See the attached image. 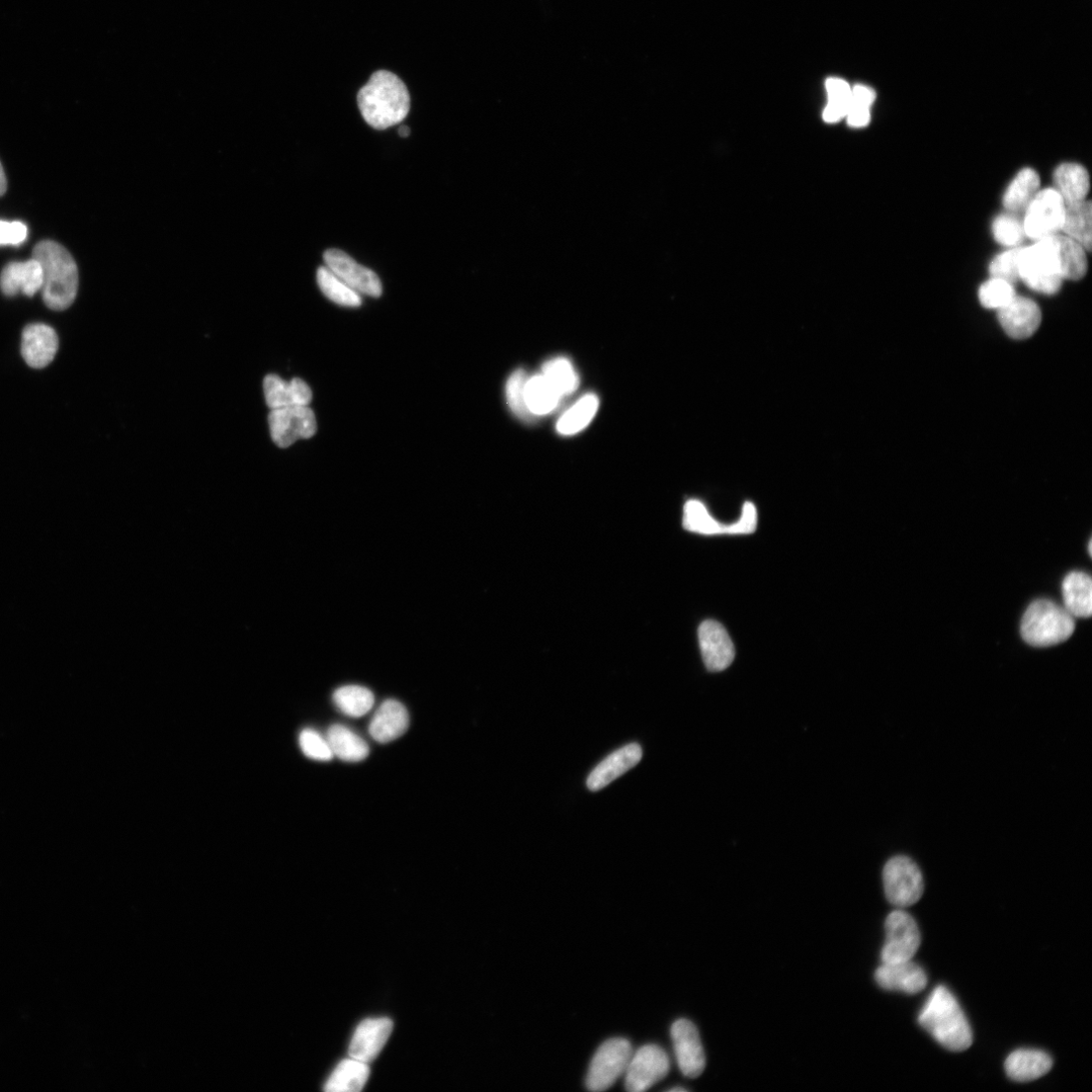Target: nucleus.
<instances>
[{"label": "nucleus", "mask_w": 1092, "mask_h": 1092, "mask_svg": "<svg viewBox=\"0 0 1092 1092\" xmlns=\"http://www.w3.org/2000/svg\"><path fill=\"white\" fill-rule=\"evenodd\" d=\"M529 377L526 371L518 370L510 378L507 385V398L513 412L524 420H530L533 415L526 402V386Z\"/></svg>", "instance_id": "58836bf2"}, {"label": "nucleus", "mask_w": 1092, "mask_h": 1092, "mask_svg": "<svg viewBox=\"0 0 1092 1092\" xmlns=\"http://www.w3.org/2000/svg\"><path fill=\"white\" fill-rule=\"evenodd\" d=\"M410 132H411V131H410V128H409V127H407V126H402V127H401V128L399 129V135H400L401 137H403V138H406V137H408V136L410 135Z\"/></svg>", "instance_id": "8fccbe9b"}, {"label": "nucleus", "mask_w": 1092, "mask_h": 1092, "mask_svg": "<svg viewBox=\"0 0 1092 1092\" xmlns=\"http://www.w3.org/2000/svg\"><path fill=\"white\" fill-rule=\"evenodd\" d=\"M8 189L7 177L2 162H0V196H4Z\"/></svg>", "instance_id": "09e8293b"}, {"label": "nucleus", "mask_w": 1092, "mask_h": 1092, "mask_svg": "<svg viewBox=\"0 0 1092 1092\" xmlns=\"http://www.w3.org/2000/svg\"><path fill=\"white\" fill-rule=\"evenodd\" d=\"M668 1091H670V1092H675V1091H686V1089H685V1088H682V1087H676V1088H671V1089H669Z\"/></svg>", "instance_id": "3c124183"}, {"label": "nucleus", "mask_w": 1092, "mask_h": 1092, "mask_svg": "<svg viewBox=\"0 0 1092 1092\" xmlns=\"http://www.w3.org/2000/svg\"><path fill=\"white\" fill-rule=\"evenodd\" d=\"M562 398L543 375L529 378L526 386V402L533 416H544L554 411Z\"/></svg>", "instance_id": "2f4dec72"}, {"label": "nucleus", "mask_w": 1092, "mask_h": 1092, "mask_svg": "<svg viewBox=\"0 0 1092 1092\" xmlns=\"http://www.w3.org/2000/svg\"><path fill=\"white\" fill-rule=\"evenodd\" d=\"M409 723L406 707L397 700L389 699L376 711L369 731L376 741L388 743L402 736L408 730Z\"/></svg>", "instance_id": "4be33fe9"}, {"label": "nucleus", "mask_w": 1092, "mask_h": 1092, "mask_svg": "<svg viewBox=\"0 0 1092 1092\" xmlns=\"http://www.w3.org/2000/svg\"><path fill=\"white\" fill-rule=\"evenodd\" d=\"M758 515L752 503H745L740 519L731 525H727L726 535H749L757 530Z\"/></svg>", "instance_id": "79ce46f5"}, {"label": "nucleus", "mask_w": 1092, "mask_h": 1092, "mask_svg": "<svg viewBox=\"0 0 1092 1092\" xmlns=\"http://www.w3.org/2000/svg\"><path fill=\"white\" fill-rule=\"evenodd\" d=\"M1019 275L1030 289L1045 295H1054L1062 287L1057 266L1046 239L1034 245L1022 248Z\"/></svg>", "instance_id": "39448f33"}, {"label": "nucleus", "mask_w": 1092, "mask_h": 1092, "mask_svg": "<svg viewBox=\"0 0 1092 1092\" xmlns=\"http://www.w3.org/2000/svg\"><path fill=\"white\" fill-rule=\"evenodd\" d=\"M325 267L359 294L379 298L383 294L382 283L375 272L361 266L340 249H329L324 254Z\"/></svg>", "instance_id": "f8f14e48"}, {"label": "nucleus", "mask_w": 1092, "mask_h": 1092, "mask_svg": "<svg viewBox=\"0 0 1092 1092\" xmlns=\"http://www.w3.org/2000/svg\"><path fill=\"white\" fill-rule=\"evenodd\" d=\"M683 527L686 531L704 535H726L727 525L714 520L700 501L690 500L684 508Z\"/></svg>", "instance_id": "c9c22d12"}, {"label": "nucleus", "mask_w": 1092, "mask_h": 1092, "mask_svg": "<svg viewBox=\"0 0 1092 1092\" xmlns=\"http://www.w3.org/2000/svg\"><path fill=\"white\" fill-rule=\"evenodd\" d=\"M265 397L271 410L293 406H309L312 391L301 379L286 382L277 375H269L264 382Z\"/></svg>", "instance_id": "5701e85b"}, {"label": "nucleus", "mask_w": 1092, "mask_h": 1092, "mask_svg": "<svg viewBox=\"0 0 1092 1092\" xmlns=\"http://www.w3.org/2000/svg\"><path fill=\"white\" fill-rule=\"evenodd\" d=\"M669 1071V1060L660 1047L645 1045L632 1054L625 1071V1087L642 1092L662 1080Z\"/></svg>", "instance_id": "9b49d317"}, {"label": "nucleus", "mask_w": 1092, "mask_h": 1092, "mask_svg": "<svg viewBox=\"0 0 1092 1092\" xmlns=\"http://www.w3.org/2000/svg\"><path fill=\"white\" fill-rule=\"evenodd\" d=\"M851 109V97L845 100L829 101L823 113V119L827 123H835L847 116Z\"/></svg>", "instance_id": "c03bdc74"}, {"label": "nucleus", "mask_w": 1092, "mask_h": 1092, "mask_svg": "<svg viewBox=\"0 0 1092 1092\" xmlns=\"http://www.w3.org/2000/svg\"><path fill=\"white\" fill-rule=\"evenodd\" d=\"M28 228L22 222L0 221V246H18L26 241Z\"/></svg>", "instance_id": "37998d69"}, {"label": "nucleus", "mask_w": 1092, "mask_h": 1092, "mask_svg": "<svg viewBox=\"0 0 1092 1092\" xmlns=\"http://www.w3.org/2000/svg\"><path fill=\"white\" fill-rule=\"evenodd\" d=\"M670 1034L681 1072L688 1078L699 1077L705 1069L706 1059L696 1027L682 1019L674 1023Z\"/></svg>", "instance_id": "ddd939ff"}, {"label": "nucleus", "mask_w": 1092, "mask_h": 1092, "mask_svg": "<svg viewBox=\"0 0 1092 1092\" xmlns=\"http://www.w3.org/2000/svg\"><path fill=\"white\" fill-rule=\"evenodd\" d=\"M326 740L333 754L345 762L364 761L370 753L367 741L342 724L332 725L328 729Z\"/></svg>", "instance_id": "bb28decb"}, {"label": "nucleus", "mask_w": 1092, "mask_h": 1092, "mask_svg": "<svg viewBox=\"0 0 1092 1092\" xmlns=\"http://www.w3.org/2000/svg\"><path fill=\"white\" fill-rule=\"evenodd\" d=\"M1054 184L1065 205L1082 202L1089 192V175L1080 164L1063 163L1055 170Z\"/></svg>", "instance_id": "a878e982"}, {"label": "nucleus", "mask_w": 1092, "mask_h": 1092, "mask_svg": "<svg viewBox=\"0 0 1092 1092\" xmlns=\"http://www.w3.org/2000/svg\"><path fill=\"white\" fill-rule=\"evenodd\" d=\"M58 336L45 324L28 325L22 335V356L33 369H44L55 359L58 352Z\"/></svg>", "instance_id": "dca6fc26"}, {"label": "nucleus", "mask_w": 1092, "mask_h": 1092, "mask_svg": "<svg viewBox=\"0 0 1092 1092\" xmlns=\"http://www.w3.org/2000/svg\"><path fill=\"white\" fill-rule=\"evenodd\" d=\"M887 900L899 908L915 904L923 893V878L918 866L908 857L890 859L883 870Z\"/></svg>", "instance_id": "0eeeda50"}, {"label": "nucleus", "mask_w": 1092, "mask_h": 1092, "mask_svg": "<svg viewBox=\"0 0 1092 1092\" xmlns=\"http://www.w3.org/2000/svg\"><path fill=\"white\" fill-rule=\"evenodd\" d=\"M1092 210L1087 201L1066 205L1061 231L1086 251L1092 245Z\"/></svg>", "instance_id": "c85d7f7f"}, {"label": "nucleus", "mask_w": 1092, "mask_h": 1092, "mask_svg": "<svg viewBox=\"0 0 1092 1092\" xmlns=\"http://www.w3.org/2000/svg\"><path fill=\"white\" fill-rule=\"evenodd\" d=\"M919 1025L944 1048L963 1052L973 1043V1034L961 1006L945 986L935 988L918 1016Z\"/></svg>", "instance_id": "f03ea898"}, {"label": "nucleus", "mask_w": 1092, "mask_h": 1092, "mask_svg": "<svg viewBox=\"0 0 1092 1092\" xmlns=\"http://www.w3.org/2000/svg\"><path fill=\"white\" fill-rule=\"evenodd\" d=\"M388 1018L368 1019L358 1027L350 1047L352 1058L370 1063L380 1054L393 1031Z\"/></svg>", "instance_id": "a211bd4d"}, {"label": "nucleus", "mask_w": 1092, "mask_h": 1092, "mask_svg": "<svg viewBox=\"0 0 1092 1092\" xmlns=\"http://www.w3.org/2000/svg\"><path fill=\"white\" fill-rule=\"evenodd\" d=\"M642 758V749L636 743L619 748L600 763L587 777L586 786L599 791L634 768Z\"/></svg>", "instance_id": "6ab92c4d"}, {"label": "nucleus", "mask_w": 1092, "mask_h": 1092, "mask_svg": "<svg viewBox=\"0 0 1092 1092\" xmlns=\"http://www.w3.org/2000/svg\"><path fill=\"white\" fill-rule=\"evenodd\" d=\"M875 98V93L871 89L864 86H857L851 93V108H870L874 103Z\"/></svg>", "instance_id": "49530a36"}, {"label": "nucleus", "mask_w": 1092, "mask_h": 1092, "mask_svg": "<svg viewBox=\"0 0 1092 1092\" xmlns=\"http://www.w3.org/2000/svg\"><path fill=\"white\" fill-rule=\"evenodd\" d=\"M300 746L308 758L316 761L328 762L334 755L328 741L312 729L301 732Z\"/></svg>", "instance_id": "a19ab883"}, {"label": "nucleus", "mask_w": 1092, "mask_h": 1092, "mask_svg": "<svg viewBox=\"0 0 1092 1092\" xmlns=\"http://www.w3.org/2000/svg\"><path fill=\"white\" fill-rule=\"evenodd\" d=\"M632 1054L631 1044L626 1039L615 1038L603 1043L587 1071L586 1088L591 1091L609 1089L622 1074H625Z\"/></svg>", "instance_id": "423d86ee"}, {"label": "nucleus", "mask_w": 1092, "mask_h": 1092, "mask_svg": "<svg viewBox=\"0 0 1092 1092\" xmlns=\"http://www.w3.org/2000/svg\"><path fill=\"white\" fill-rule=\"evenodd\" d=\"M703 661L710 671L727 668L735 656L734 644L724 626L714 620H706L698 629Z\"/></svg>", "instance_id": "4468645a"}, {"label": "nucleus", "mask_w": 1092, "mask_h": 1092, "mask_svg": "<svg viewBox=\"0 0 1092 1092\" xmlns=\"http://www.w3.org/2000/svg\"><path fill=\"white\" fill-rule=\"evenodd\" d=\"M333 701L345 714L362 717L369 713L375 704V696L368 688L351 685L336 690Z\"/></svg>", "instance_id": "473e14b6"}, {"label": "nucleus", "mask_w": 1092, "mask_h": 1092, "mask_svg": "<svg viewBox=\"0 0 1092 1092\" xmlns=\"http://www.w3.org/2000/svg\"><path fill=\"white\" fill-rule=\"evenodd\" d=\"M1053 1066L1049 1054L1040 1050L1020 1049L1006 1058L1007 1076L1017 1082H1028L1046 1075Z\"/></svg>", "instance_id": "b1692460"}, {"label": "nucleus", "mask_w": 1092, "mask_h": 1092, "mask_svg": "<svg viewBox=\"0 0 1092 1092\" xmlns=\"http://www.w3.org/2000/svg\"><path fill=\"white\" fill-rule=\"evenodd\" d=\"M847 116L850 126L855 128L865 127L870 122V108L852 107Z\"/></svg>", "instance_id": "de8ad7c7"}, {"label": "nucleus", "mask_w": 1092, "mask_h": 1092, "mask_svg": "<svg viewBox=\"0 0 1092 1092\" xmlns=\"http://www.w3.org/2000/svg\"><path fill=\"white\" fill-rule=\"evenodd\" d=\"M1065 609L1073 616L1088 618L1092 612V580L1089 574L1073 571L1062 583Z\"/></svg>", "instance_id": "393cba45"}, {"label": "nucleus", "mask_w": 1092, "mask_h": 1092, "mask_svg": "<svg viewBox=\"0 0 1092 1092\" xmlns=\"http://www.w3.org/2000/svg\"><path fill=\"white\" fill-rule=\"evenodd\" d=\"M33 259L43 270V299L54 311L68 309L77 296L78 270L69 252L59 243L42 241L33 251Z\"/></svg>", "instance_id": "7ed1b4c3"}, {"label": "nucleus", "mask_w": 1092, "mask_h": 1092, "mask_svg": "<svg viewBox=\"0 0 1092 1092\" xmlns=\"http://www.w3.org/2000/svg\"><path fill=\"white\" fill-rule=\"evenodd\" d=\"M1065 203L1055 189L1040 191L1026 209L1025 234L1039 241L1061 231Z\"/></svg>", "instance_id": "1a4fd4ad"}, {"label": "nucleus", "mask_w": 1092, "mask_h": 1092, "mask_svg": "<svg viewBox=\"0 0 1092 1092\" xmlns=\"http://www.w3.org/2000/svg\"><path fill=\"white\" fill-rule=\"evenodd\" d=\"M1075 629L1073 616L1046 599L1033 602L1025 612L1021 633L1032 646L1047 647L1067 640Z\"/></svg>", "instance_id": "20e7f679"}, {"label": "nucleus", "mask_w": 1092, "mask_h": 1092, "mask_svg": "<svg viewBox=\"0 0 1092 1092\" xmlns=\"http://www.w3.org/2000/svg\"><path fill=\"white\" fill-rule=\"evenodd\" d=\"M358 103L366 122L377 130H386L403 122L411 105L405 83L386 70L372 75L360 91Z\"/></svg>", "instance_id": "f257e3e1"}, {"label": "nucleus", "mask_w": 1092, "mask_h": 1092, "mask_svg": "<svg viewBox=\"0 0 1092 1092\" xmlns=\"http://www.w3.org/2000/svg\"><path fill=\"white\" fill-rule=\"evenodd\" d=\"M1040 177L1032 170L1025 168L1014 179L1003 196V206L1013 213L1025 212L1030 203L1040 192Z\"/></svg>", "instance_id": "c756f323"}, {"label": "nucleus", "mask_w": 1092, "mask_h": 1092, "mask_svg": "<svg viewBox=\"0 0 1092 1092\" xmlns=\"http://www.w3.org/2000/svg\"><path fill=\"white\" fill-rule=\"evenodd\" d=\"M269 425L272 439L281 449H287L299 440H309L317 433L316 416L309 406L272 410Z\"/></svg>", "instance_id": "9d476101"}, {"label": "nucleus", "mask_w": 1092, "mask_h": 1092, "mask_svg": "<svg viewBox=\"0 0 1092 1092\" xmlns=\"http://www.w3.org/2000/svg\"><path fill=\"white\" fill-rule=\"evenodd\" d=\"M1050 246L1060 278L1070 281L1081 280L1087 273L1086 250L1065 235H1053L1045 238Z\"/></svg>", "instance_id": "aec40b11"}, {"label": "nucleus", "mask_w": 1092, "mask_h": 1092, "mask_svg": "<svg viewBox=\"0 0 1092 1092\" xmlns=\"http://www.w3.org/2000/svg\"><path fill=\"white\" fill-rule=\"evenodd\" d=\"M878 985L890 991H902L916 994L928 985V976L919 965L911 960L898 963H883L875 973Z\"/></svg>", "instance_id": "f3484780"}, {"label": "nucleus", "mask_w": 1092, "mask_h": 1092, "mask_svg": "<svg viewBox=\"0 0 1092 1092\" xmlns=\"http://www.w3.org/2000/svg\"><path fill=\"white\" fill-rule=\"evenodd\" d=\"M542 375L561 398L574 393L579 384L572 364L565 358H555L546 362L543 367Z\"/></svg>", "instance_id": "f704fd0d"}, {"label": "nucleus", "mask_w": 1092, "mask_h": 1092, "mask_svg": "<svg viewBox=\"0 0 1092 1092\" xmlns=\"http://www.w3.org/2000/svg\"><path fill=\"white\" fill-rule=\"evenodd\" d=\"M371 1074L368 1063L351 1058L341 1062L326 1082L327 1092H359Z\"/></svg>", "instance_id": "cd10ccee"}, {"label": "nucleus", "mask_w": 1092, "mask_h": 1092, "mask_svg": "<svg viewBox=\"0 0 1092 1092\" xmlns=\"http://www.w3.org/2000/svg\"><path fill=\"white\" fill-rule=\"evenodd\" d=\"M992 234L997 243L1006 247H1015L1024 238V224L1016 216L1000 215L993 221Z\"/></svg>", "instance_id": "4c0bfd02"}, {"label": "nucleus", "mask_w": 1092, "mask_h": 1092, "mask_svg": "<svg viewBox=\"0 0 1092 1092\" xmlns=\"http://www.w3.org/2000/svg\"><path fill=\"white\" fill-rule=\"evenodd\" d=\"M886 941L881 952L882 963L912 960L921 937L914 918L902 909L892 911L885 921Z\"/></svg>", "instance_id": "6e6552de"}, {"label": "nucleus", "mask_w": 1092, "mask_h": 1092, "mask_svg": "<svg viewBox=\"0 0 1092 1092\" xmlns=\"http://www.w3.org/2000/svg\"><path fill=\"white\" fill-rule=\"evenodd\" d=\"M826 90L829 101L845 100L851 97L852 90L849 84L842 79L829 78L826 81Z\"/></svg>", "instance_id": "a18cd8bd"}, {"label": "nucleus", "mask_w": 1092, "mask_h": 1092, "mask_svg": "<svg viewBox=\"0 0 1092 1092\" xmlns=\"http://www.w3.org/2000/svg\"><path fill=\"white\" fill-rule=\"evenodd\" d=\"M998 320L1007 335L1018 341L1027 340L1038 330L1042 313L1030 299L1016 296L998 310Z\"/></svg>", "instance_id": "2eb2a0df"}, {"label": "nucleus", "mask_w": 1092, "mask_h": 1092, "mask_svg": "<svg viewBox=\"0 0 1092 1092\" xmlns=\"http://www.w3.org/2000/svg\"><path fill=\"white\" fill-rule=\"evenodd\" d=\"M1091 545H1092V542L1090 541L1089 544H1088V552H1089L1090 555H1091V550H1092Z\"/></svg>", "instance_id": "603ef678"}, {"label": "nucleus", "mask_w": 1092, "mask_h": 1092, "mask_svg": "<svg viewBox=\"0 0 1092 1092\" xmlns=\"http://www.w3.org/2000/svg\"><path fill=\"white\" fill-rule=\"evenodd\" d=\"M978 295L983 307L997 311L1017 296L1013 284L994 278L981 286Z\"/></svg>", "instance_id": "e433bc0d"}, {"label": "nucleus", "mask_w": 1092, "mask_h": 1092, "mask_svg": "<svg viewBox=\"0 0 1092 1092\" xmlns=\"http://www.w3.org/2000/svg\"><path fill=\"white\" fill-rule=\"evenodd\" d=\"M43 270L35 259L25 263H12L0 275V289L7 297L22 293L34 297L43 288Z\"/></svg>", "instance_id": "412c9836"}, {"label": "nucleus", "mask_w": 1092, "mask_h": 1092, "mask_svg": "<svg viewBox=\"0 0 1092 1092\" xmlns=\"http://www.w3.org/2000/svg\"><path fill=\"white\" fill-rule=\"evenodd\" d=\"M599 408V399L587 394L572 405L558 420L556 431L561 436H573L589 426Z\"/></svg>", "instance_id": "7c9ffc66"}, {"label": "nucleus", "mask_w": 1092, "mask_h": 1092, "mask_svg": "<svg viewBox=\"0 0 1092 1092\" xmlns=\"http://www.w3.org/2000/svg\"><path fill=\"white\" fill-rule=\"evenodd\" d=\"M1022 248H1014L996 257L989 266L992 278L1011 284L1020 280L1019 264Z\"/></svg>", "instance_id": "ea45409f"}, {"label": "nucleus", "mask_w": 1092, "mask_h": 1092, "mask_svg": "<svg viewBox=\"0 0 1092 1092\" xmlns=\"http://www.w3.org/2000/svg\"><path fill=\"white\" fill-rule=\"evenodd\" d=\"M317 281L320 290L330 301L345 307L362 306L361 294L336 277L327 267H321L318 270Z\"/></svg>", "instance_id": "72a5a7b5"}]
</instances>
